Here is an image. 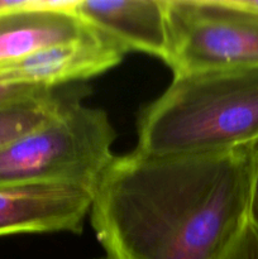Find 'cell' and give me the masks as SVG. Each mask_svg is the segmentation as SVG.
<instances>
[{
	"label": "cell",
	"mask_w": 258,
	"mask_h": 259,
	"mask_svg": "<svg viewBox=\"0 0 258 259\" xmlns=\"http://www.w3.org/2000/svg\"><path fill=\"white\" fill-rule=\"evenodd\" d=\"M254 147L114 157L89 214L106 257L217 259L248 220Z\"/></svg>",
	"instance_id": "1"
},
{
	"label": "cell",
	"mask_w": 258,
	"mask_h": 259,
	"mask_svg": "<svg viewBox=\"0 0 258 259\" xmlns=\"http://www.w3.org/2000/svg\"><path fill=\"white\" fill-rule=\"evenodd\" d=\"M257 144L258 67L174 76L138 119L137 149L144 153H202Z\"/></svg>",
	"instance_id": "2"
},
{
	"label": "cell",
	"mask_w": 258,
	"mask_h": 259,
	"mask_svg": "<svg viewBox=\"0 0 258 259\" xmlns=\"http://www.w3.org/2000/svg\"><path fill=\"white\" fill-rule=\"evenodd\" d=\"M115 139L106 111L73 101L0 151V187L68 185L94 191L115 157Z\"/></svg>",
	"instance_id": "3"
},
{
	"label": "cell",
	"mask_w": 258,
	"mask_h": 259,
	"mask_svg": "<svg viewBox=\"0 0 258 259\" xmlns=\"http://www.w3.org/2000/svg\"><path fill=\"white\" fill-rule=\"evenodd\" d=\"M166 19L174 76L258 67V13L235 0H166Z\"/></svg>",
	"instance_id": "4"
},
{
	"label": "cell",
	"mask_w": 258,
	"mask_h": 259,
	"mask_svg": "<svg viewBox=\"0 0 258 259\" xmlns=\"http://www.w3.org/2000/svg\"><path fill=\"white\" fill-rule=\"evenodd\" d=\"M125 51L93 29L88 34L43 48L18 62L0 67V80L34 88L58 89L111 70Z\"/></svg>",
	"instance_id": "5"
},
{
	"label": "cell",
	"mask_w": 258,
	"mask_h": 259,
	"mask_svg": "<svg viewBox=\"0 0 258 259\" xmlns=\"http://www.w3.org/2000/svg\"><path fill=\"white\" fill-rule=\"evenodd\" d=\"M93 190L68 185L0 187V237L67 232L80 234Z\"/></svg>",
	"instance_id": "6"
},
{
	"label": "cell",
	"mask_w": 258,
	"mask_h": 259,
	"mask_svg": "<svg viewBox=\"0 0 258 259\" xmlns=\"http://www.w3.org/2000/svg\"><path fill=\"white\" fill-rule=\"evenodd\" d=\"M75 13L125 52L166 60V0H78Z\"/></svg>",
	"instance_id": "7"
},
{
	"label": "cell",
	"mask_w": 258,
	"mask_h": 259,
	"mask_svg": "<svg viewBox=\"0 0 258 259\" xmlns=\"http://www.w3.org/2000/svg\"><path fill=\"white\" fill-rule=\"evenodd\" d=\"M77 2L48 0L42 8L0 15V67L90 33L75 13Z\"/></svg>",
	"instance_id": "8"
},
{
	"label": "cell",
	"mask_w": 258,
	"mask_h": 259,
	"mask_svg": "<svg viewBox=\"0 0 258 259\" xmlns=\"http://www.w3.org/2000/svg\"><path fill=\"white\" fill-rule=\"evenodd\" d=\"M86 94V88L63 86L0 106V151L15 139L52 119L68 104L82 100Z\"/></svg>",
	"instance_id": "9"
},
{
	"label": "cell",
	"mask_w": 258,
	"mask_h": 259,
	"mask_svg": "<svg viewBox=\"0 0 258 259\" xmlns=\"http://www.w3.org/2000/svg\"><path fill=\"white\" fill-rule=\"evenodd\" d=\"M217 259H258V228L247 220Z\"/></svg>",
	"instance_id": "10"
},
{
	"label": "cell",
	"mask_w": 258,
	"mask_h": 259,
	"mask_svg": "<svg viewBox=\"0 0 258 259\" xmlns=\"http://www.w3.org/2000/svg\"><path fill=\"white\" fill-rule=\"evenodd\" d=\"M52 90V89H51ZM46 89L34 88V86L24 85V83L9 82V81L0 80V106L8 105V104L17 103L19 100L32 98L38 94L46 93Z\"/></svg>",
	"instance_id": "11"
},
{
	"label": "cell",
	"mask_w": 258,
	"mask_h": 259,
	"mask_svg": "<svg viewBox=\"0 0 258 259\" xmlns=\"http://www.w3.org/2000/svg\"><path fill=\"white\" fill-rule=\"evenodd\" d=\"M248 222L258 228V144L253 148L252 180H250L249 205H248Z\"/></svg>",
	"instance_id": "12"
},
{
	"label": "cell",
	"mask_w": 258,
	"mask_h": 259,
	"mask_svg": "<svg viewBox=\"0 0 258 259\" xmlns=\"http://www.w3.org/2000/svg\"><path fill=\"white\" fill-rule=\"evenodd\" d=\"M242 7L248 8L250 10H254L258 13V0H235Z\"/></svg>",
	"instance_id": "13"
},
{
	"label": "cell",
	"mask_w": 258,
	"mask_h": 259,
	"mask_svg": "<svg viewBox=\"0 0 258 259\" xmlns=\"http://www.w3.org/2000/svg\"><path fill=\"white\" fill-rule=\"evenodd\" d=\"M99 259H111V258H109V257H104V258H99Z\"/></svg>",
	"instance_id": "14"
}]
</instances>
